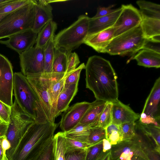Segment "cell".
Here are the masks:
<instances>
[{
	"instance_id": "e0dca14e",
	"label": "cell",
	"mask_w": 160,
	"mask_h": 160,
	"mask_svg": "<svg viewBox=\"0 0 160 160\" xmlns=\"http://www.w3.org/2000/svg\"><path fill=\"white\" fill-rule=\"evenodd\" d=\"M35 8V19L32 30L38 33L47 23L52 20V8L46 0H36Z\"/></svg>"
},
{
	"instance_id": "7402d4cb",
	"label": "cell",
	"mask_w": 160,
	"mask_h": 160,
	"mask_svg": "<svg viewBox=\"0 0 160 160\" xmlns=\"http://www.w3.org/2000/svg\"><path fill=\"white\" fill-rule=\"evenodd\" d=\"M136 127L145 139L156 151L160 152V127L152 124L136 122Z\"/></svg>"
},
{
	"instance_id": "e575fe53",
	"label": "cell",
	"mask_w": 160,
	"mask_h": 160,
	"mask_svg": "<svg viewBox=\"0 0 160 160\" xmlns=\"http://www.w3.org/2000/svg\"><path fill=\"white\" fill-rule=\"evenodd\" d=\"M136 131L140 136L142 148L149 160H160V152L152 146L138 130Z\"/></svg>"
},
{
	"instance_id": "bcb514c9",
	"label": "cell",
	"mask_w": 160,
	"mask_h": 160,
	"mask_svg": "<svg viewBox=\"0 0 160 160\" xmlns=\"http://www.w3.org/2000/svg\"><path fill=\"white\" fill-rule=\"evenodd\" d=\"M114 6V5H112L108 7H99L97 8V12L93 18H98L104 16L109 15L116 11L118 8L112 9Z\"/></svg>"
},
{
	"instance_id": "83f0119b",
	"label": "cell",
	"mask_w": 160,
	"mask_h": 160,
	"mask_svg": "<svg viewBox=\"0 0 160 160\" xmlns=\"http://www.w3.org/2000/svg\"><path fill=\"white\" fill-rule=\"evenodd\" d=\"M65 137L64 132H58L53 137L52 160H65Z\"/></svg>"
},
{
	"instance_id": "f546056e",
	"label": "cell",
	"mask_w": 160,
	"mask_h": 160,
	"mask_svg": "<svg viewBox=\"0 0 160 160\" xmlns=\"http://www.w3.org/2000/svg\"><path fill=\"white\" fill-rule=\"evenodd\" d=\"M68 52L61 49H54L52 72H66L67 67Z\"/></svg>"
},
{
	"instance_id": "b9f144b4",
	"label": "cell",
	"mask_w": 160,
	"mask_h": 160,
	"mask_svg": "<svg viewBox=\"0 0 160 160\" xmlns=\"http://www.w3.org/2000/svg\"><path fill=\"white\" fill-rule=\"evenodd\" d=\"M85 66L84 63H83L69 74L66 78L64 84L70 85L78 83L80 73L85 69Z\"/></svg>"
},
{
	"instance_id": "7a4b0ae2",
	"label": "cell",
	"mask_w": 160,
	"mask_h": 160,
	"mask_svg": "<svg viewBox=\"0 0 160 160\" xmlns=\"http://www.w3.org/2000/svg\"><path fill=\"white\" fill-rule=\"evenodd\" d=\"M58 124L33 122L29 127L9 160H29L52 139Z\"/></svg>"
},
{
	"instance_id": "836d02e7",
	"label": "cell",
	"mask_w": 160,
	"mask_h": 160,
	"mask_svg": "<svg viewBox=\"0 0 160 160\" xmlns=\"http://www.w3.org/2000/svg\"><path fill=\"white\" fill-rule=\"evenodd\" d=\"M53 138L29 160H52Z\"/></svg>"
},
{
	"instance_id": "44dd1931",
	"label": "cell",
	"mask_w": 160,
	"mask_h": 160,
	"mask_svg": "<svg viewBox=\"0 0 160 160\" xmlns=\"http://www.w3.org/2000/svg\"><path fill=\"white\" fill-rule=\"evenodd\" d=\"M72 72L65 73L52 72L49 92L54 119L55 118V112L58 96L64 85L66 77Z\"/></svg>"
},
{
	"instance_id": "6da1fadb",
	"label": "cell",
	"mask_w": 160,
	"mask_h": 160,
	"mask_svg": "<svg viewBox=\"0 0 160 160\" xmlns=\"http://www.w3.org/2000/svg\"><path fill=\"white\" fill-rule=\"evenodd\" d=\"M86 88L96 100L113 102L118 100L117 77L111 63L101 57H90L85 65Z\"/></svg>"
},
{
	"instance_id": "ab89813d",
	"label": "cell",
	"mask_w": 160,
	"mask_h": 160,
	"mask_svg": "<svg viewBox=\"0 0 160 160\" xmlns=\"http://www.w3.org/2000/svg\"><path fill=\"white\" fill-rule=\"evenodd\" d=\"M65 145V152L80 149H86L90 146L87 142H80L66 137Z\"/></svg>"
},
{
	"instance_id": "681fc988",
	"label": "cell",
	"mask_w": 160,
	"mask_h": 160,
	"mask_svg": "<svg viewBox=\"0 0 160 160\" xmlns=\"http://www.w3.org/2000/svg\"><path fill=\"white\" fill-rule=\"evenodd\" d=\"M110 150L104 152L98 160H109Z\"/></svg>"
},
{
	"instance_id": "30bf717a",
	"label": "cell",
	"mask_w": 160,
	"mask_h": 160,
	"mask_svg": "<svg viewBox=\"0 0 160 160\" xmlns=\"http://www.w3.org/2000/svg\"><path fill=\"white\" fill-rule=\"evenodd\" d=\"M19 56L22 73L26 77L44 72V49L36 47L29 48Z\"/></svg>"
},
{
	"instance_id": "1f68e13d",
	"label": "cell",
	"mask_w": 160,
	"mask_h": 160,
	"mask_svg": "<svg viewBox=\"0 0 160 160\" xmlns=\"http://www.w3.org/2000/svg\"><path fill=\"white\" fill-rule=\"evenodd\" d=\"M105 129L106 139L111 145L116 144L119 142L122 141L118 125L112 123Z\"/></svg>"
},
{
	"instance_id": "f5cc1de1",
	"label": "cell",
	"mask_w": 160,
	"mask_h": 160,
	"mask_svg": "<svg viewBox=\"0 0 160 160\" xmlns=\"http://www.w3.org/2000/svg\"><path fill=\"white\" fill-rule=\"evenodd\" d=\"M3 160H9V159L6 156V155L5 156L4 158V159Z\"/></svg>"
},
{
	"instance_id": "9c48e42d",
	"label": "cell",
	"mask_w": 160,
	"mask_h": 160,
	"mask_svg": "<svg viewBox=\"0 0 160 160\" xmlns=\"http://www.w3.org/2000/svg\"><path fill=\"white\" fill-rule=\"evenodd\" d=\"M52 73L43 72L33 76L26 77L37 95L41 106L48 121L54 123L52 105L49 92Z\"/></svg>"
},
{
	"instance_id": "8fae6325",
	"label": "cell",
	"mask_w": 160,
	"mask_h": 160,
	"mask_svg": "<svg viewBox=\"0 0 160 160\" xmlns=\"http://www.w3.org/2000/svg\"><path fill=\"white\" fill-rule=\"evenodd\" d=\"M13 75L11 63L0 54V100L10 107L13 104Z\"/></svg>"
},
{
	"instance_id": "8d00e7d4",
	"label": "cell",
	"mask_w": 160,
	"mask_h": 160,
	"mask_svg": "<svg viewBox=\"0 0 160 160\" xmlns=\"http://www.w3.org/2000/svg\"><path fill=\"white\" fill-rule=\"evenodd\" d=\"M104 138H106L105 129L97 126L91 129L87 142L91 146L98 143Z\"/></svg>"
},
{
	"instance_id": "f907efd6",
	"label": "cell",
	"mask_w": 160,
	"mask_h": 160,
	"mask_svg": "<svg viewBox=\"0 0 160 160\" xmlns=\"http://www.w3.org/2000/svg\"><path fill=\"white\" fill-rule=\"evenodd\" d=\"M13 0H0V5L6 4L9 3Z\"/></svg>"
},
{
	"instance_id": "ac0fdd59",
	"label": "cell",
	"mask_w": 160,
	"mask_h": 160,
	"mask_svg": "<svg viewBox=\"0 0 160 160\" xmlns=\"http://www.w3.org/2000/svg\"><path fill=\"white\" fill-rule=\"evenodd\" d=\"M113 27L88 36L84 43L98 52L105 53V49L114 38Z\"/></svg>"
},
{
	"instance_id": "f35d334b",
	"label": "cell",
	"mask_w": 160,
	"mask_h": 160,
	"mask_svg": "<svg viewBox=\"0 0 160 160\" xmlns=\"http://www.w3.org/2000/svg\"><path fill=\"white\" fill-rule=\"evenodd\" d=\"M32 0H13L0 8V15L9 13L32 2Z\"/></svg>"
},
{
	"instance_id": "7bdbcfd3",
	"label": "cell",
	"mask_w": 160,
	"mask_h": 160,
	"mask_svg": "<svg viewBox=\"0 0 160 160\" xmlns=\"http://www.w3.org/2000/svg\"><path fill=\"white\" fill-rule=\"evenodd\" d=\"M80 62L79 58L77 53L69 52L68 55L67 67L66 72L74 71Z\"/></svg>"
},
{
	"instance_id": "5b68a950",
	"label": "cell",
	"mask_w": 160,
	"mask_h": 160,
	"mask_svg": "<svg viewBox=\"0 0 160 160\" xmlns=\"http://www.w3.org/2000/svg\"><path fill=\"white\" fill-rule=\"evenodd\" d=\"M89 18L86 15L80 16L70 26L55 36V49L71 52L84 43L88 36Z\"/></svg>"
},
{
	"instance_id": "603a6c76",
	"label": "cell",
	"mask_w": 160,
	"mask_h": 160,
	"mask_svg": "<svg viewBox=\"0 0 160 160\" xmlns=\"http://www.w3.org/2000/svg\"><path fill=\"white\" fill-rule=\"evenodd\" d=\"M132 59H135L138 65L147 68L160 67V54L145 49L140 50Z\"/></svg>"
},
{
	"instance_id": "4dcf8cb0",
	"label": "cell",
	"mask_w": 160,
	"mask_h": 160,
	"mask_svg": "<svg viewBox=\"0 0 160 160\" xmlns=\"http://www.w3.org/2000/svg\"><path fill=\"white\" fill-rule=\"evenodd\" d=\"M54 37L51 39L44 49V72H52V65L54 57L55 49L53 41Z\"/></svg>"
},
{
	"instance_id": "484cf974",
	"label": "cell",
	"mask_w": 160,
	"mask_h": 160,
	"mask_svg": "<svg viewBox=\"0 0 160 160\" xmlns=\"http://www.w3.org/2000/svg\"><path fill=\"white\" fill-rule=\"evenodd\" d=\"M139 6L142 20L148 18L160 19V5L143 0L136 2Z\"/></svg>"
},
{
	"instance_id": "9a60e30c",
	"label": "cell",
	"mask_w": 160,
	"mask_h": 160,
	"mask_svg": "<svg viewBox=\"0 0 160 160\" xmlns=\"http://www.w3.org/2000/svg\"><path fill=\"white\" fill-rule=\"evenodd\" d=\"M112 103V123L119 126L126 122H135L139 119V114L120 101L118 100Z\"/></svg>"
},
{
	"instance_id": "ffe728a7",
	"label": "cell",
	"mask_w": 160,
	"mask_h": 160,
	"mask_svg": "<svg viewBox=\"0 0 160 160\" xmlns=\"http://www.w3.org/2000/svg\"><path fill=\"white\" fill-rule=\"evenodd\" d=\"M78 83L64 85L58 98L55 117L57 118L65 111L76 95L78 90Z\"/></svg>"
},
{
	"instance_id": "3957f363",
	"label": "cell",
	"mask_w": 160,
	"mask_h": 160,
	"mask_svg": "<svg viewBox=\"0 0 160 160\" xmlns=\"http://www.w3.org/2000/svg\"><path fill=\"white\" fill-rule=\"evenodd\" d=\"M13 76L15 99L21 109L35 122H49L43 111L37 95L27 78L20 72L14 73Z\"/></svg>"
},
{
	"instance_id": "8992f818",
	"label": "cell",
	"mask_w": 160,
	"mask_h": 160,
	"mask_svg": "<svg viewBox=\"0 0 160 160\" xmlns=\"http://www.w3.org/2000/svg\"><path fill=\"white\" fill-rule=\"evenodd\" d=\"M34 121L21 109L15 99L11 107L9 121L5 134L10 145L9 148L6 152L8 159L13 154L29 127Z\"/></svg>"
},
{
	"instance_id": "5bb4252c",
	"label": "cell",
	"mask_w": 160,
	"mask_h": 160,
	"mask_svg": "<svg viewBox=\"0 0 160 160\" xmlns=\"http://www.w3.org/2000/svg\"><path fill=\"white\" fill-rule=\"evenodd\" d=\"M91 104L85 101L77 102L64 111L60 122L62 132H67L78 124Z\"/></svg>"
},
{
	"instance_id": "4316f807",
	"label": "cell",
	"mask_w": 160,
	"mask_h": 160,
	"mask_svg": "<svg viewBox=\"0 0 160 160\" xmlns=\"http://www.w3.org/2000/svg\"><path fill=\"white\" fill-rule=\"evenodd\" d=\"M93 127V126L90 124L79 123L71 130L64 132L66 137L87 142L91 129Z\"/></svg>"
},
{
	"instance_id": "11a10c76",
	"label": "cell",
	"mask_w": 160,
	"mask_h": 160,
	"mask_svg": "<svg viewBox=\"0 0 160 160\" xmlns=\"http://www.w3.org/2000/svg\"><path fill=\"white\" fill-rule=\"evenodd\" d=\"M0 122H2V121L0 120Z\"/></svg>"
},
{
	"instance_id": "d590c367",
	"label": "cell",
	"mask_w": 160,
	"mask_h": 160,
	"mask_svg": "<svg viewBox=\"0 0 160 160\" xmlns=\"http://www.w3.org/2000/svg\"><path fill=\"white\" fill-rule=\"evenodd\" d=\"M104 152L102 140L86 149L85 160H98Z\"/></svg>"
},
{
	"instance_id": "f6af8a7d",
	"label": "cell",
	"mask_w": 160,
	"mask_h": 160,
	"mask_svg": "<svg viewBox=\"0 0 160 160\" xmlns=\"http://www.w3.org/2000/svg\"><path fill=\"white\" fill-rule=\"evenodd\" d=\"M11 107L0 100V120L2 122L8 124L10 120Z\"/></svg>"
},
{
	"instance_id": "2e32d148",
	"label": "cell",
	"mask_w": 160,
	"mask_h": 160,
	"mask_svg": "<svg viewBox=\"0 0 160 160\" xmlns=\"http://www.w3.org/2000/svg\"><path fill=\"white\" fill-rule=\"evenodd\" d=\"M160 77L155 81L147 98L142 113L160 121Z\"/></svg>"
},
{
	"instance_id": "816d5d0a",
	"label": "cell",
	"mask_w": 160,
	"mask_h": 160,
	"mask_svg": "<svg viewBox=\"0 0 160 160\" xmlns=\"http://www.w3.org/2000/svg\"><path fill=\"white\" fill-rule=\"evenodd\" d=\"M8 14L0 15V21Z\"/></svg>"
},
{
	"instance_id": "c3c4849f",
	"label": "cell",
	"mask_w": 160,
	"mask_h": 160,
	"mask_svg": "<svg viewBox=\"0 0 160 160\" xmlns=\"http://www.w3.org/2000/svg\"><path fill=\"white\" fill-rule=\"evenodd\" d=\"M8 127V124L0 122V137L5 135Z\"/></svg>"
},
{
	"instance_id": "d6986e66",
	"label": "cell",
	"mask_w": 160,
	"mask_h": 160,
	"mask_svg": "<svg viewBox=\"0 0 160 160\" xmlns=\"http://www.w3.org/2000/svg\"><path fill=\"white\" fill-rule=\"evenodd\" d=\"M122 10L121 7L109 15L98 18H90L88 36L113 27Z\"/></svg>"
},
{
	"instance_id": "db71d44e",
	"label": "cell",
	"mask_w": 160,
	"mask_h": 160,
	"mask_svg": "<svg viewBox=\"0 0 160 160\" xmlns=\"http://www.w3.org/2000/svg\"><path fill=\"white\" fill-rule=\"evenodd\" d=\"M7 4H8V3H7ZM2 4V5H0V8H1V7H2L3 6H4L6 4Z\"/></svg>"
},
{
	"instance_id": "74e56055",
	"label": "cell",
	"mask_w": 160,
	"mask_h": 160,
	"mask_svg": "<svg viewBox=\"0 0 160 160\" xmlns=\"http://www.w3.org/2000/svg\"><path fill=\"white\" fill-rule=\"evenodd\" d=\"M112 102H107L99 118L98 126L105 128L112 123L111 108Z\"/></svg>"
},
{
	"instance_id": "cb8c5ba5",
	"label": "cell",
	"mask_w": 160,
	"mask_h": 160,
	"mask_svg": "<svg viewBox=\"0 0 160 160\" xmlns=\"http://www.w3.org/2000/svg\"><path fill=\"white\" fill-rule=\"evenodd\" d=\"M106 102L96 99L91 102L90 106L84 114L79 123L90 124L93 127L97 126Z\"/></svg>"
},
{
	"instance_id": "7dc6e473",
	"label": "cell",
	"mask_w": 160,
	"mask_h": 160,
	"mask_svg": "<svg viewBox=\"0 0 160 160\" xmlns=\"http://www.w3.org/2000/svg\"><path fill=\"white\" fill-rule=\"evenodd\" d=\"M5 138V135L0 137V160H3L4 157L6 155V150L4 145V141Z\"/></svg>"
},
{
	"instance_id": "f1b7e54d",
	"label": "cell",
	"mask_w": 160,
	"mask_h": 160,
	"mask_svg": "<svg viewBox=\"0 0 160 160\" xmlns=\"http://www.w3.org/2000/svg\"><path fill=\"white\" fill-rule=\"evenodd\" d=\"M140 25L145 38L160 36V19L156 18L142 19Z\"/></svg>"
},
{
	"instance_id": "d6a6232c",
	"label": "cell",
	"mask_w": 160,
	"mask_h": 160,
	"mask_svg": "<svg viewBox=\"0 0 160 160\" xmlns=\"http://www.w3.org/2000/svg\"><path fill=\"white\" fill-rule=\"evenodd\" d=\"M118 126L122 140L131 139L136 136L135 122L123 123Z\"/></svg>"
},
{
	"instance_id": "ba28073f",
	"label": "cell",
	"mask_w": 160,
	"mask_h": 160,
	"mask_svg": "<svg viewBox=\"0 0 160 160\" xmlns=\"http://www.w3.org/2000/svg\"><path fill=\"white\" fill-rule=\"evenodd\" d=\"M109 160L149 159L142 148L140 136L136 131L133 138L111 145Z\"/></svg>"
},
{
	"instance_id": "60d3db41",
	"label": "cell",
	"mask_w": 160,
	"mask_h": 160,
	"mask_svg": "<svg viewBox=\"0 0 160 160\" xmlns=\"http://www.w3.org/2000/svg\"><path fill=\"white\" fill-rule=\"evenodd\" d=\"M142 49L151 50L160 54V38L155 37L146 38Z\"/></svg>"
},
{
	"instance_id": "d4e9b609",
	"label": "cell",
	"mask_w": 160,
	"mask_h": 160,
	"mask_svg": "<svg viewBox=\"0 0 160 160\" xmlns=\"http://www.w3.org/2000/svg\"><path fill=\"white\" fill-rule=\"evenodd\" d=\"M57 28V23L53 20L47 23L38 33L35 46L44 49L51 39L54 36Z\"/></svg>"
},
{
	"instance_id": "277c9868",
	"label": "cell",
	"mask_w": 160,
	"mask_h": 160,
	"mask_svg": "<svg viewBox=\"0 0 160 160\" xmlns=\"http://www.w3.org/2000/svg\"><path fill=\"white\" fill-rule=\"evenodd\" d=\"M32 0L26 5L10 13L0 21V40L21 31L32 29L35 16V4Z\"/></svg>"
},
{
	"instance_id": "4fadbf2b",
	"label": "cell",
	"mask_w": 160,
	"mask_h": 160,
	"mask_svg": "<svg viewBox=\"0 0 160 160\" xmlns=\"http://www.w3.org/2000/svg\"><path fill=\"white\" fill-rule=\"evenodd\" d=\"M38 34L32 29L25 30L10 36L7 40H0V43L20 54L33 47Z\"/></svg>"
},
{
	"instance_id": "ee69618b",
	"label": "cell",
	"mask_w": 160,
	"mask_h": 160,
	"mask_svg": "<svg viewBox=\"0 0 160 160\" xmlns=\"http://www.w3.org/2000/svg\"><path fill=\"white\" fill-rule=\"evenodd\" d=\"M86 149L65 152L64 155L65 160H85Z\"/></svg>"
},
{
	"instance_id": "52a82bcc",
	"label": "cell",
	"mask_w": 160,
	"mask_h": 160,
	"mask_svg": "<svg viewBox=\"0 0 160 160\" xmlns=\"http://www.w3.org/2000/svg\"><path fill=\"white\" fill-rule=\"evenodd\" d=\"M145 39L140 25L113 38L105 52L111 55L133 54L142 49Z\"/></svg>"
},
{
	"instance_id": "7c38bea8",
	"label": "cell",
	"mask_w": 160,
	"mask_h": 160,
	"mask_svg": "<svg viewBox=\"0 0 160 160\" xmlns=\"http://www.w3.org/2000/svg\"><path fill=\"white\" fill-rule=\"evenodd\" d=\"M121 7V13L113 26L114 38L138 26L142 21L139 10L131 4Z\"/></svg>"
}]
</instances>
